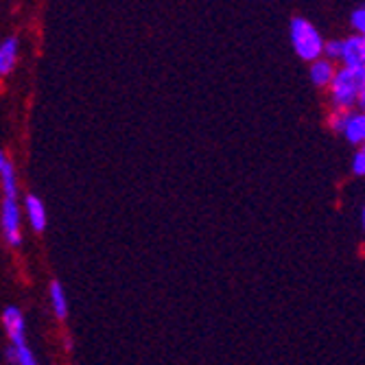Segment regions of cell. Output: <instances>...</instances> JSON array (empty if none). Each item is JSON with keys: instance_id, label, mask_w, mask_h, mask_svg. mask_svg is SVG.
Returning <instances> with one entry per match:
<instances>
[{"instance_id": "6da1fadb", "label": "cell", "mask_w": 365, "mask_h": 365, "mask_svg": "<svg viewBox=\"0 0 365 365\" xmlns=\"http://www.w3.org/2000/svg\"><path fill=\"white\" fill-rule=\"evenodd\" d=\"M330 83H333V101L337 108H352L354 98L359 101V108L365 106V75H356L350 68H344L333 75Z\"/></svg>"}, {"instance_id": "7a4b0ae2", "label": "cell", "mask_w": 365, "mask_h": 365, "mask_svg": "<svg viewBox=\"0 0 365 365\" xmlns=\"http://www.w3.org/2000/svg\"><path fill=\"white\" fill-rule=\"evenodd\" d=\"M291 40H293L295 53L300 55L302 59L315 61L322 55L324 42L319 38L317 29L311 22H307L304 18H295L291 22Z\"/></svg>"}, {"instance_id": "3957f363", "label": "cell", "mask_w": 365, "mask_h": 365, "mask_svg": "<svg viewBox=\"0 0 365 365\" xmlns=\"http://www.w3.org/2000/svg\"><path fill=\"white\" fill-rule=\"evenodd\" d=\"M3 232L9 245L18 247L22 243L20 235V208L16 204V197H5L3 202Z\"/></svg>"}, {"instance_id": "277c9868", "label": "cell", "mask_w": 365, "mask_h": 365, "mask_svg": "<svg viewBox=\"0 0 365 365\" xmlns=\"http://www.w3.org/2000/svg\"><path fill=\"white\" fill-rule=\"evenodd\" d=\"M346 61V68H350L356 75H365V40L363 36H354L341 44V55Z\"/></svg>"}, {"instance_id": "5b68a950", "label": "cell", "mask_w": 365, "mask_h": 365, "mask_svg": "<svg viewBox=\"0 0 365 365\" xmlns=\"http://www.w3.org/2000/svg\"><path fill=\"white\" fill-rule=\"evenodd\" d=\"M3 322H5V328H7V333H9L14 346H22L24 344V319H22V313L16 307H9V309H5Z\"/></svg>"}, {"instance_id": "8992f818", "label": "cell", "mask_w": 365, "mask_h": 365, "mask_svg": "<svg viewBox=\"0 0 365 365\" xmlns=\"http://www.w3.org/2000/svg\"><path fill=\"white\" fill-rule=\"evenodd\" d=\"M344 131H346V138L352 145H361L365 140V116L363 114H348Z\"/></svg>"}, {"instance_id": "52a82bcc", "label": "cell", "mask_w": 365, "mask_h": 365, "mask_svg": "<svg viewBox=\"0 0 365 365\" xmlns=\"http://www.w3.org/2000/svg\"><path fill=\"white\" fill-rule=\"evenodd\" d=\"M18 57V40L9 38L0 44V75H9Z\"/></svg>"}, {"instance_id": "ba28073f", "label": "cell", "mask_w": 365, "mask_h": 365, "mask_svg": "<svg viewBox=\"0 0 365 365\" xmlns=\"http://www.w3.org/2000/svg\"><path fill=\"white\" fill-rule=\"evenodd\" d=\"M26 212H29L31 225L36 227L38 232H42L46 227V212H44V206H42V202L36 195L26 197Z\"/></svg>"}, {"instance_id": "9c48e42d", "label": "cell", "mask_w": 365, "mask_h": 365, "mask_svg": "<svg viewBox=\"0 0 365 365\" xmlns=\"http://www.w3.org/2000/svg\"><path fill=\"white\" fill-rule=\"evenodd\" d=\"M0 178H3L5 197H16L18 195L16 175H14V169H11V162L7 160V155L3 151H0Z\"/></svg>"}, {"instance_id": "30bf717a", "label": "cell", "mask_w": 365, "mask_h": 365, "mask_svg": "<svg viewBox=\"0 0 365 365\" xmlns=\"http://www.w3.org/2000/svg\"><path fill=\"white\" fill-rule=\"evenodd\" d=\"M333 75H335L333 63H330V61H324V59L315 61V63H313V68H311V79H313L315 86H328L330 79H333Z\"/></svg>"}, {"instance_id": "8fae6325", "label": "cell", "mask_w": 365, "mask_h": 365, "mask_svg": "<svg viewBox=\"0 0 365 365\" xmlns=\"http://www.w3.org/2000/svg\"><path fill=\"white\" fill-rule=\"evenodd\" d=\"M51 297H53V309H55V315L59 319L66 317V313H68V307H66V297H63V289L59 282H53L51 284Z\"/></svg>"}, {"instance_id": "7c38bea8", "label": "cell", "mask_w": 365, "mask_h": 365, "mask_svg": "<svg viewBox=\"0 0 365 365\" xmlns=\"http://www.w3.org/2000/svg\"><path fill=\"white\" fill-rule=\"evenodd\" d=\"M9 359L22 365H36V356L31 354V350L22 344V346H14V350L9 352Z\"/></svg>"}, {"instance_id": "4fadbf2b", "label": "cell", "mask_w": 365, "mask_h": 365, "mask_svg": "<svg viewBox=\"0 0 365 365\" xmlns=\"http://www.w3.org/2000/svg\"><path fill=\"white\" fill-rule=\"evenodd\" d=\"M346 118H348V114H346V112H341V110H337L333 116H330V127H333L335 131H344Z\"/></svg>"}, {"instance_id": "5bb4252c", "label": "cell", "mask_w": 365, "mask_h": 365, "mask_svg": "<svg viewBox=\"0 0 365 365\" xmlns=\"http://www.w3.org/2000/svg\"><path fill=\"white\" fill-rule=\"evenodd\" d=\"M352 171L356 175H363L365 173V153L363 151H356L354 160H352Z\"/></svg>"}, {"instance_id": "9a60e30c", "label": "cell", "mask_w": 365, "mask_h": 365, "mask_svg": "<svg viewBox=\"0 0 365 365\" xmlns=\"http://www.w3.org/2000/svg\"><path fill=\"white\" fill-rule=\"evenodd\" d=\"M352 24H354V29H356L359 33H363V29H365V9H363V7H359V9L352 14Z\"/></svg>"}, {"instance_id": "2e32d148", "label": "cell", "mask_w": 365, "mask_h": 365, "mask_svg": "<svg viewBox=\"0 0 365 365\" xmlns=\"http://www.w3.org/2000/svg\"><path fill=\"white\" fill-rule=\"evenodd\" d=\"M322 51H326V55H328L330 59H337V57L341 55V44H339V42H330V44H326Z\"/></svg>"}]
</instances>
